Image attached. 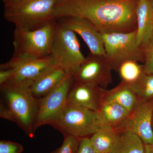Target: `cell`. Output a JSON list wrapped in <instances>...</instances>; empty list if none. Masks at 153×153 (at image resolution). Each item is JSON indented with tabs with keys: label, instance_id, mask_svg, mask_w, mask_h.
Segmentation results:
<instances>
[{
	"label": "cell",
	"instance_id": "cell-3",
	"mask_svg": "<svg viewBox=\"0 0 153 153\" xmlns=\"http://www.w3.org/2000/svg\"><path fill=\"white\" fill-rule=\"evenodd\" d=\"M57 0H13L4 5V17L16 27L34 30L52 20Z\"/></svg>",
	"mask_w": 153,
	"mask_h": 153
},
{
	"label": "cell",
	"instance_id": "cell-1",
	"mask_svg": "<svg viewBox=\"0 0 153 153\" xmlns=\"http://www.w3.org/2000/svg\"><path fill=\"white\" fill-rule=\"evenodd\" d=\"M138 0H57L55 19L77 17L89 21L102 34L136 31Z\"/></svg>",
	"mask_w": 153,
	"mask_h": 153
},
{
	"label": "cell",
	"instance_id": "cell-19",
	"mask_svg": "<svg viewBox=\"0 0 153 153\" xmlns=\"http://www.w3.org/2000/svg\"><path fill=\"white\" fill-rule=\"evenodd\" d=\"M145 145L135 134L123 132L120 133L111 153H145Z\"/></svg>",
	"mask_w": 153,
	"mask_h": 153
},
{
	"label": "cell",
	"instance_id": "cell-13",
	"mask_svg": "<svg viewBox=\"0 0 153 153\" xmlns=\"http://www.w3.org/2000/svg\"><path fill=\"white\" fill-rule=\"evenodd\" d=\"M105 89L92 83L75 82L73 79L67 102L97 112L104 99Z\"/></svg>",
	"mask_w": 153,
	"mask_h": 153
},
{
	"label": "cell",
	"instance_id": "cell-9",
	"mask_svg": "<svg viewBox=\"0 0 153 153\" xmlns=\"http://www.w3.org/2000/svg\"><path fill=\"white\" fill-rule=\"evenodd\" d=\"M112 70L105 55L90 52L73 76L74 81L106 88L113 82Z\"/></svg>",
	"mask_w": 153,
	"mask_h": 153
},
{
	"label": "cell",
	"instance_id": "cell-18",
	"mask_svg": "<svg viewBox=\"0 0 153 153\" xmlns=\"http://www.w3.org/2000/svg\"><path fill=\"white\" fill-rule=\"evenodd\" d=\"M120 134L114 127L102 126L90 137L91 143L96 153H111Z\"/></svg>",
	"mask_w": 153,
	"mask_h": 153
},
{
	"label": "cell",
	"instance_id": "cell-20",
	"mask_svg": "<svg viewBox=\"0 0 153 153\" xmlns=\"http://www.w3.org/2000/svg\"><path fill=\"white\" fill-rule=\"evenodd\" d=\"M130 85L140 102L153 101V74L144 72L139 79Z\"/></svg>",
	"mask_w": 153,
	"mask_h": 153
},
{
	"label": "cell",
	"instance_id": "cell-11",
	"mask_svg": "<svg viewBox=\"0 0 153 153\" xmlns=\"http://www.w3.org/2000/svg\"><path fill=\"white\" fill-rule=\"evenodd\" d=\"M55 64L54 60L50 56L37 59L13 55L9 61L1 64L0 68H13L15 74L10 81L30 84L43 72Z\"/></svg>",
	"mask_w": 153,
	"mask_h": 153
},
{
	"label": "cell",
	"instance_id": "cell-25",
	"mask_svg": "<svg viewBox=\"0 0 153 153\" xmlns=\"http://www.w3.org/2000/svg\"><path fill=\"white\" fill-rule=\"evenodd\" d=\"M75 153H96L91 143L90 138L80 139L78 149Z\"/></svg>",
	"mask_w": 153,
	"mask_h": 153
},
{
	"label": "cell",
	"instance_id": "cell-12",
	"mask_svg": "<svg viewBox=\"0 0 153 153\" xmlns=\"http://www.w3.org/2000/svg\"><path fill=\"white\" fill-rule=\"evenodd\" d=\"M56 19L79 35L87 45L90 52L105 56L102 35L89 21L77 17H64Z\"/></svg>",
	"mask_w": 153,
	"mask_h": 153
},
{
	"label": "cell",
	"instance_id": "cell-2",
	"mask_svg": "<svg viewBox=\"0 0 153 153\" xmlns=\"http://www.w3.org/2000/svg\"><path fill=\"white\" fill-rule=\"evenodd\" d=\"M29 83L10 81L0 85V116L18 125L29 136L36 131L39 99L34 97Z\"/></svg>",
	"mask_w": 153,
	"mask_h": 153
},
{
	"label": "cell",
	"instance_id": "cell-22",
	"mask_svg": "<svg viewBox=\"0 0 153 153\" xmlns=\"http://www.w3.org/2000/svg\"><path fill=\"white\" fill-rule=\"evenodd\" d=\"M144 56V71L153 74V34L142 47Z\"/></svg>",
	"mask_w": 153,
	"mask_h": 153
},
{
	"label": "cell",
	"instance_id": "cell-16",
	"mask_svg": "<svg viewBox=\"0 0 153 153\" xmlns=\"http://www.w3.org/2000/svg\"><path fill=\"white\" fill-rule=\"evenodd\" d=\"M104 98L118 103L131 114L140 102L131 85L123 81L112 89H105Z\"/></svg>",
	"mask_w": 153,
	"mask_h": 153
},
{
	"label": "cell",
	"instance_id": "cell-6",
	"mask_svg": "<svg viewBox=\"0 0 153 153\" xmlns=\"http://www.w3.org/2000/svg\"><path fill=\"white\" fill-rule=\"evenodd\" d=\"M51 126L64 137L72 136L79 139L92 136L102 126L97 112L67 102Z\"/></svg>",
	"mask_w": 153,
	"mask_h": 153
},
{
	"label": "cell",
	"instance_id": "cell-26",
	"mask_svg": "<svg viewBox=\"0 0 153 153\" xmlns=\"http://www.w3.org/2000/svg\"><path fill=\"white\" fill-rule=\"evenodd\" d=\"M15 70L13 68L1 69L0 70V85L8 82L13 78Z\"/></svg>",
	"mask_w": 153,
	"mask_h": 153
},
{
	"label": "cell",
	"instance_id": "cell-24",
	"mask_svg": "<svg viewBox=\"0 0 153 153\" xmlns=\"http://www.w3.org/2000/svg\"><path fill=\"white\" fill-rule=\"evenodd\" d=\"M23 146L18 143L9 140L0 141V153H22Z\"/></svg>",
	"mask_w": 153,
	"mask_h": 153
},
{
	"label": "cell",
	"instance_id": "cell-15",
	"mask_svg": "<svg viewBox=\"0 0 153 153\" xmlns=\"http://www.w3.org/2000/svg\"><path fill=\"white\" fill-rule=\"evenodd\" d=\"M136 14L137 43L142 47L153 34V0H138Z\"/></svg>",
	"mask_w": 153,
	"mask_h": 153
},
{
	"label": "cell",
	"instance_id": "cell-8",
	"mask_svg": "<svg viewBox=\"0 0 153 153\" xmlns=\"http://www.w3.org/2000/svg\"><path fill=\"white\" fill-rule=\"evenodd\" d=\"M73 82V76L68 75L55 89L39 99L36 130L45 125H51L59 117L67 103Z\"/></svg>",
	"mask_w": 153,
	"mask_h": 153
},
{
	"label": "cell",
	"instance_id": "cell-4",
	"mask_svg": "<svg viewBox=\"0 0 153 153\" xmlns=\"http://www.w3.org/2000/svg\"><path fill=\"white\" fill-rule=\"evenodd\" d=\"M50 56L55 64L72 76L85 58L80 50L76 33L57 19Z\"/></svg>",
	"mask_w": 153,
	"mask_h": 153
},
{
	"label": "cell",
	"instance_id": "cell-17",
	"mask_svg": "<svg viewBox=\"0 0 153 153\" xmlns=\"http://www.w3.org/2000/svg\"><path fill=\"white\" fill-rule=\"evenodd\" d=\"M99 120L102 126L115 127L128 117L130 113L114 101L103 99L97 111Z\"/></svg>",
	"mask_w": 153,
	"mask_h": 153
},
{
	"label": "cell",
	"instance_id": "cell-21",
	"mask_svg": "<svg viewBox=\"0 0 153 153\" xmlns=\"http://www.w3.org/2000/svg\"><path fill=\"white\" fill-rule=\"evenodd\" d=\"M138 63L130 60L120 65L118 71L122 81L131 84L139 79L144 71L143 65H140Z\"/></svg>",
	"mask_w": 153,
	"mask_h": 153
},
{
	"label": "cell",
	"instance_id": "cell-28",
	"mask_svg": "<svg viewBox=\"0 0 153 153\" xmlns=\"http://www.w3.org/2000/svg\"><path fill=\"white\" fill-rule=\"evenodd\" d=\"M13 1V0H4L3 1V2L4 3V4L5 5L6 4H8V3L10 2L11 1Z\"/></svg>",
	"mask_w": 153,
	"mask_h": 153
},
{
	"label": "cell",
	"instance_id": "cell-5",
	"mask_svg": "<svg viewBox=\"0 0 153 153\" xmlns=\"http://www.w3.org/2000/svg\"><path fill=\"white\" fill-rule=\"evenodd\" d=\"M56 22L54 19L34 30L16 27L13 55L37 59L50 56Z\"/></svg>",
	"mask_w": 153,
	"mask_h": 153
},
{
	"label": "cell",
	"instance_id": "cell-29",
	"mask_svg": "<svg viewBox=\"0 0 153 153\" xmlns=\"http://www.w3.org/2000/svg\"></svg>",
	"mask_w": 153,
	"mask_h": 153
},
{
	"label": "cell",
	"instance_id": "cell-10",
	"mask_svg": "<svg viewBox=\"0 0 153 153\" xmlns=\"http://www.w3.org/2000/svg\"><path fill=\"white\" fill-rule=\"evenodd\" d=\"M153 101L141 102L129 116L114 127L120 133L128 131L145 145H153Z\"/></svg>",
	"mask_w": 153,
	"mask_h": 153
},
{
	"label": "cell",
	"instance_id": "cell-30",
	"mask_svg": "<svg viewBox=\"0 0 153 153\" xmlns=\"http://www.w3.org/2000/svg\"><path fill=\"white\" fill-rule=\"evenodd\" d=\"M2 1H4V0H2Z\"/></svg>",
	"mask_w": 153,
	"mask_h": 153
},
{
	"label": "cell",
	"instance_id": "cell-14",
	"mask_svg": "<svg viewBox=\"0 0 153 153\" xmlns=\"http://www.w3.org/2000/svg\"><path fill=\"white\" fill-rule=\"evenodd\" d=\"M69 74L58 65H53L30 82L29 89L34 97L40 99L57 88Z\"/></svg>",
	"mask_w": 153,
	"mask_h": 153
},
{
	"label": "cell",
	"instance_id": "cell-23",
	"mask_svg": "<svg viewBox=\"0 0 153 153\" xmlns=\"http://www.w3.org/2000/svg\"><path fill=\"white\" fill-rule=\"evenodd\" d=\"M79 140V139L72 136L65 137L61 146L50 153H75L78 149Z\"/></svg>",
	"mask_w": 153,
	"mask_h": 153
},
{
	"label": "cell",
	"instance_id": "cell-7",
	"mask_svg": "<svg viewBox=\"0 0 153 153\" xmlns=\"http://www.w3.org/2000/svg\"><path fill=\"white\" fill-rule=\"evenodd\" d=\"M104 41L105 56L112 70L128 61L144 62L142 48L137 44V30L128 33L102 34Z\"/></svg>",
	"mask_w": 153,
	"mask_h": 153
},
{
	"label": "cell",
	"instance_id": "cell-31",
	"mask_svg": "<svg viewBox=\"0 0 153 153\" xmlns=\"http://www.w3.org/2000/svg\"></svg>",
	"mask_w": 153,
	"mask_h": 153
},
{
	"label": "cell",
	"instance_id": "cell-27",
	"mask_svg": "<svg viewBox=\"0 0 153 153\" xmlns=\"http://www.w3.org/2000/svg\"><path fill=\"white\" fill-rule=\"evenodd\" d=\"M145 153H153V145H145Z\"/></svg>",
	"mask_w": 153,
	"mask_h": 153
}]
</instances>
